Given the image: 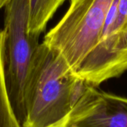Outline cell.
Instances as JSON below:
<instances>
[{
	"label": "cell",
	"mask_w": 127,
	"mask_h": 127,
	"mask_svg": "<svg viewBox=\"0 0 127 127\" xmlns=\"http://www.w3.org/2000/svg\"><path fill=\"white\" fill-rule=\"evenodd\" d=\"M64 58L43 42L31 63L22 127H45L67 116L85 86Z\"/></svg>",
	"instance_id": "1"
},
{
	"label": "cell",
	"mask_w": 127,
	"mask_h": 127,
	"mask_svg": "<svg viewBox=\"0 0 127 127\" xmlns=\"http://www.w3.org/2000/svg\"><path fill=\"white\" fill-rule=\"evenodd\" d=\"M60 22L45 36L43 43L60 54L73 74L100 37L113 0H70Z\"/></svg>",
	"instance_id": "2"
},
{
	"label": "cell",
	"mask_w": 127,
	"mask_h": 127,
	"mask_svg": "<svg viewBox=\"0 0 127 127\" xmlns=\"http://www.w3.org/2000/svg\"><path fill=\"white\" fill-rule=\"evenodd\" d=\"M29 0H10L4 7L5 74L10 97L22 124L28 94L29 76L39 39L28 31Z\"/></svg>",
	"instance_id": "3"
},
{
	"label": "cell",
	"mask_w": 127,
	"mask_h": 127,
	"mask_svg": "<svg viewBox=\"0 0 127 127\" xmlns=\"http://www.w3.org/2000/svg\"><path fill=\"white\" fill-rule=\"evenodd\" d=\"M127 71V0H113L99 41L74 75L89 86L117 78Z\"/></svg>",
	"instance_id": "4"
},
{
	"label": "cell",
	"mask_w": 127,
	"mask_h": 127,
	"mask_svg": "<svg viewBox=\"0 0 127 127\" xmlns=\"http://www.w3.org/2000/svg\"><path fill=\"white\" fill-rule=\"evenodd\" d=\"M66 127H127V97L86 84Z\"/></svg>",
	"instance_id": "5"
},
{
	"label": "cell",
	"mask_w": 127,
	"mask_h": 127,
	"mask_svg": "<svg viewBox=\"0 0 127 127\" xmlns=\"http://www.w3.org/2000/svg\"><path fill=\"white\" fill-rule=\"evenodd\" d=\"M67 0H29L28 31L39 39L58 8Z\"/></svg>",
	"instance_id": "6"
},
{
	"label": "cell",
	"mask_w": 127,
	"mask_h": 127,
	"mask_svg": "<svg viewBox=\"0 0 127 127\" xmlns=\"http://www.w3.org/2000/svg\"><path fill=\"white\" fill-rule=\"evenodd\" d=\"M0 127H22L12 104L5 74V32L0 31Z\"/></svg>",
	"instance_id": "7"
},
{
	"label": "cell",
	"mask_w": 127,
	"mask_h": 127,
	"mask_svg": "<svg viewBox=\"0 0 127 127\" xmlns=\"http://www.w3.org/2000/svg\"><path fill=\"white\" fill-rule=\"evenodd\" d=\"M10 1V0H0V9L5 7Z\"/></svg>",
	"instance_id": "8"
}]
</instances>
